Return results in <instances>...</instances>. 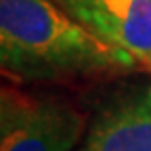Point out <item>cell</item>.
Listing matches in <instances>:
<instances>
[{
    "mask_svg": "<svg viewBox=\"0 0 151 151\" xmlns=\"http://www.w3.org/2000/svg\"><path fill=\"white\" fill-rule=\"evenodd\" d=\"M0 65L20 83H65L129 73L139 63L57 0H0Z\"/></svg>",
    "mask_w": 151,
    "mask_h": 151,
    "instance_id": "obj_1",
    "label": "cell"
},
{
    "mask_svg": "<svg viewBox=\"0 0 151 151\" xmlns=\"http://www.w3.org/2000/svg\"><path fill=\"white\" fill-rule=\"evenodd\" d=\"M86 114L69 100L6 84L0 94V151H77Z\"/></svg>",
    "mask_w": 151,
    "mask_h": 151,
    "instance_id": "obj_2",
    "label": "cell"
},
{
    "mask_svg": "<svg viewBox=\"0 0 151 151\" xmlns=\"http://www.w3.org/2000/svg\"><path fill=\"white\" fill-rule=\"evenodd\" d=\"M96 37L151 71V0H57Z\"/></svg>",
    "mask_w": 151,
    "mask_h": 151,
    "instance_id": "obj_3",
    "label": "cell"
},
{
    "mask_svg": "<svg viewBox=\"0 0 151 151\" xmlns=\"http://www.w3.org/2000/svg\"><path fill=\"white\" fill-rule=\"evenodd\" d=\"M77 151H151V84L102 106Z\"/></svg>",
    "mask_w": 151,
    "mask_h": 151,
    "instance_id": "obj_4",
    "label": "cell"
}]
</instances>
